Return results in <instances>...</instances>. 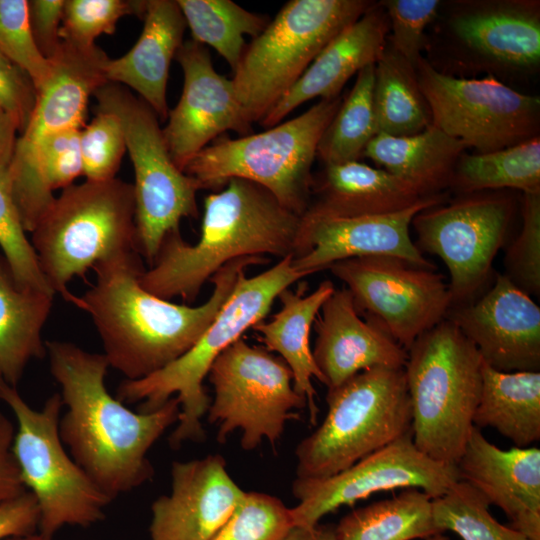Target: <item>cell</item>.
Here are the masks:
<instances>
[{"instance_id": "28", "label": "cell", "mask_w": 540, "mask_h": 540, "mask_svg": "<svg viewBox=\"0 0 540 540\" xmlns=\"http://www.w3.org/2000/svg\"><path fill=\"white\" fill-rule=\"evenodd\" d=\"M54 293L16 282L0 251V379L17 387L28 364L46 357L42 331Z\"/></svg>"}, {"instance_id": "23", "label": "cell", "mask_w": 540, "mask_h": 540, "mask_svg": "<svg viewBox=\"0 0 540 540\" xmlns=\"http://www.w3.org/2000/svg\"><path fill=\"white\" fill-rule=\"evenodd\" d=\"M388 35L387 14L380 2H373L358 20L326 45L259 123L270 128L308 100L340 96L342 88L355 73L377 62L386 48Z\"/></svg>"}, {"instance_id": "51", "label": "cell", "mask_w": 540, "mask_h": 540, "mask_svg": "<svg viewBox=\"0 0 540 540\" xmlns=\"http://www.w3.org/2000/svg\"><path fill=\"white\" fill-rule=\"evenodd\" d=\"M3 540H54V538L45 536L41 534L39 531H36V532L28 533V534L11 536Z\"/></svg>"}, {"instance_id": "21", "label": "cell", "mask_w": 540, "mask_h": 540, "mask_svg": "<svg viewBox=\"0 0 540 540\" xmlns=\"http://www.w3.org/2000/svg\"><path fill=\"white\" fill-rule=\"evenodd\" d=\"M460 480L499 507L511 527L540 540V449L503 450L473 426L456 464Z\"/></svg>"}, {"instance_id": "48", "label": "cell", "mask_w": 540, "mask_h": 540, "mask_svg": "<svg viewBox=\"0 0 540 540\" xmlns=\"http://www.w3.org/2000/svg\"><path fill=\"white\" fill-rule=\"evenodd\" d=\"M17 125L11 115L0 106V171L8 169L17 142Z\"/></svg>"}, {"instance_id": "25", "label": "cell", "mask_w": 540, "mask_h": 540, "mask_svg": "<svg viewBox=\"0 0 540 540\" xmlns=\"http://www.w3.org/2000/svg\"><path fill=\"white\" fill-rule=\"evenodd\" d=\"M450 29L477 57L506 68H534L540 61L538 4L494 2L473 4L454 14Z\"/></svg>"}, {"instance_id": "22", "label": "cell", "mask_w": 540, "mask_h": 540, "mask_svg": "<svg viewBox=\"0 0 540 540\" xmlns=\"http://www.w3.org/2000/svg\"><path fill=\"white\" fill-rule=\"evenodd\" d=\"M313 326L312 355L328 390L370 368L405 366L407 351L375 320L360 317L346 287L335 288Z\"/></svg>"}, {"instance_id": "32", "label": "cell", "mask_w": 540, "mask_h": 540, "mask_svg": "<svg viewBox=\"0 0 540 540\" xmlns=\"http://www.w3.org/2000/svg\"><path fill=\"white\" fill-rule=\"evenodd\" d=\"M334 530L337 540H414L441 533L433 521L432 498L416 488L353 510Z\"/></svg>"}, {"instance_id": "50", "label": "cell", "mask_w": 540, "mask_h": 540, "mask_svg": "<svg viewBox=\"0 0 540 540\" xmlns=\"http://www.w3.org/2000/svg\"><path fill=\"white\" fill-rule=\"evenodd\" d=\"M310 540H337L334 527L331 525L317 526Z\"/></svg>"}, {"instance_id": "29", "label": "cell", "mask_w": 540, "mask_h": 540, "mask_svg": "<svg viewBox=\"0 0 540 540\" xmlns=\"http://www.w3.org/2000/svg\"><path fill=\"white\" fill-rule=\"evenodd\" d=\"M467 147L431 124L422 132L395 137L377 134L363 156L410 183L423 196L442 194Z\"/></svg>"}, {"instance_id": "24", "label": "cell", "mask_w": 540, "mask_h": 540, "mask_svg": "<svg viewBox=\"0 0 540 540\" xmlns=\"http://www.w3.org/2000/svg\"><path fill=\"white\" fill-rule=\"evenodd\" d=\"M143 30L123 56L106 63L107 82L132 89L166 120L170 63L183 44L186 22L176 0H148Z\"/></svg>"}, {"instance_id": "19", "label": "cell", "mask_w": 540, "mask_h": 540, "mask_svg": "<svg viewBox=\"0 0 540 540\" xmlns=\"http://www.w3.org/2000/svg\"><path fill=\"white\" fill-rule=\"evenodd\" d=\"M449 319L490 367L540 370V308L506 275L499 274L479 300L455 310Z\"/></svg>"}, {"instance_id": "7", "label": "cell", "mask_w": 540, "mask_h": 540, "mask_svg": "<svg viewBox=\"0 0 540 540\" xmlns=\"http://www.w3.org/2000/svg\"><path fill=\"white\" fill-rule=\"evenodd\" d=\"M342 100L341 95L320 99L299 116L266 131L215 140L186 165L184 173L204 189L221 188L232 178L254 182L303 216L311 199L319 140Z\"/></svg>"}, {"instance_id": "20", "label": "cell", "mask_w": 540, "mask_h": 540, "mask_svg": "<svg viewBox=\"0 0 540 540\" xmlns=\"http://www.w3.org/2000/svg\"><path fill=\"white\" fill-rule=\"evenodd\" d=\"M220 455L175 461L171 490L151 506L150 540H210L245 497Z\"/></svg>"}, {"instance_id": "3", "label": "cell", "mask_w": 540, "mask_h": 540, "mask_svg": "<svg viewBox=\"0 0 540 540\" xmlns=\"http://www.w3.org/2000/svg\"><path fill=\"white\" fill-rule=\"evenodd\" d=\"M301 220L264 187L229 179L222 190L205 197L198 241L187 243L180 229L169 232L140 283L162 299L180 297L191 303L230 261L266 254L294 256Z\"/></svg>"}, {"instance_id": "42", "label": "cell", "mask_w": 540, "mask_h": 540, "mask_svg": "<svg viewBox=\"0 0 540 540\" xmlns=\"http://www.w3.org/2000/svg\"><path fill=\"white\" fill-rule=\"evenodd\" d=\"M522 229L505 257L506 275L526 294L540 293V193H523Z\"/></svg>"}, {"instance_id": "11", "label": "cell", "mask_w": 540, "mask_h": 540, "mask_svg": "<svg viewBox=\"0 0 540 540\" xmlns=\"http://www.w3.org/2000/svg\"><path fill=\"white\" fill-rule=\"evenodd\" d=\"M95 110L118 116L135 174L137 251L151 265L164 237L183 218L198 215L197 192L204 189L173 162L159 118L123 85L106 82L93 93Z\"/></svg>"}, {"instance_id": "13", "label": "cell", "mask_w": 540, "mask_h": 540, "mask_svg": "<svg viewBox=\"0 0 540 540\" xmlns=\"http://www.w3.org/2000/svg\"><path fill=\"white\" fill-rule=\"evenodd\" d=\"M414 70L432 124L467 148L489 153L539 136L538 96L514 90L493 75L467 79L442 73L423 57Z\"/></svg>"}, {"instance_id": "44", "label": "cell", "mask_w": 540, "mask_h": 540, "mask_svg": "<svg viewBox=\"0 0 540 540\" xmlns=\"http://www.w3.org/2000/svg\"><path fill=\"white\" fill-rule=\"evenodd\" d=\"M37 98L30 76L0 52V106L11 115L19 134L26 129Z\"/></svg>"}, {"instance_id": "41", "label": "cell", "mask_w": 540, "mask_h": 540, "mask_svg": "<svg viewBox=\"0 0 540 540\" xmlns=\"http://www.w3.org/2000/svg\"><path fill=\"white\" fill-rule=\"evenodd\" d=\"M93 120L80 130L83 175L86 180L116 178L126 150L125 134L117 115L95 110Z\"/></svg>"}, {"instance_id": "26", "label": "cell", "mask_w": 540, "mask_h": 540, "mask_svg": "<svg viewBox=\"0 0 540 540\" xmlns=\"http://www.w3.org/2000/svg\"><path fill=\"white\" fill-rule=\"evenodd\" d=\"M423 198L410 183L384 169L359 161L331 164L313 176L310 203L302 217L391 214L409 208Z\"/></svg>"}, {"instance_id": "18", "label": "cell", "mask_w": 540, "mask_h": 540, "mask_svg": "<svg viewBox=\"0 0 540 540\" xmlns=\"http://www.w3.org/2000/svg\"><path fill=\"white\" fill-rule=\"evenodd\" d=\"M175 59L184 76L177 105L169 110L163 135L175 165H186L206 146L226 131L246 136L251 124L244 117L231 79L219 74L206 46L183 42Z\"/></svg>"}, {"instance_id": "40", "label": "cell", "mask_w": 540, "mask_h": 540, "mask_svg": "<svg viewBox=\"0 0 540 540\" xmlns=\"http://www.w3.org/2000/svg\"><path fill=\"white\" fill-rule=\"evenodd\" d=\"M0 52L30 76L37 91L49 81L53 65L34 41L28 1L0 0Z\"/></svg>"}, {"instance_id": "27", "label": "cell", "mask_w": 540, "mask_h": 540, "mask_svg": "<svg viewBox=\"0 0 540 540\" xmlns=\"http://www.w3.org/2000/svg\"><path fill=\"white\" fill-rule=\"evenodd\" d=\"M305 281L295 289L286 288L278 296L280 310L269 321H261L251 329L260 335L268 351H274L292 373L294 390L306 401L310 422L315 425L319 408L312 380L323 384L310 347V333L316 317L327 298L335 290L331 280L322 281L307 294Z\"/></svg>"}, {"instance_id": "30", "label": "cell", "mask_w": 540, "mask_h": 540, "mask_svg": "<svg viewBox=\"0 0 540 540\" xmlns=\"http://www.w3.org/2000/svg\"><path fill=\"white\" fill-rule=\"evenodd\" d=\"M473 425L496 429L514 447L526 448L539 441L540 372H503L482 362V386Z\"/></svg>"}, {"instance_id": "10", "label": "cell", "mask_w": 540, "mask_h": 540, "mask_svg": "<svg viewBox=\"0 0 540 540\" xmlns=\"http://www.w3.org/2000/svg\"><path fill=\"white\" fill-rule=\"evenodd\" d=\"M0 400L15 418L13 454L27 491L35 498L38 531L49 537L66 526L87 528L105 518L113 501L74 461L61 441L59 393L34 409L17 387L0 379Z\"/></svg>"}, {"instance_id": "35", "label": "cell", "mask_w": 540, "mask_h": 540, "mask_svg": "<svg viewBox=\"0 0 540 540\" xmlns=\"http://www.w3.org/2000/svg\"><path fill=\"white\" fill-rule=\"evenodd\" d=\"M375 64L357 73L349 94L324 130L317 157L324 165L359 161L368 143L377 135L373 88Z\"/></svg>"}, {"instance_id": "45", "label": "cell", "mask_w": 540, "mask_h": 540, "mask_svg": "<svg viewBox=\"0 0 540 540\" xmlns=\"http://www.w3.org/2000/svg\"><path fill=\"white\" fill-rule=\"evenodd\" d=\"M65 0L28 1L31 32L40 53L52 60L61 47L60 29Z\"/></svg>"}, {"instance_id": "49", "label": "cell", "mask_w": 540, "mask_h": 540, "mask_svg": "<svg viewBox=\"0 0 540 540\" xmlns=\"http://www.w3.org/2000/svg\"><path fill=\"white\" fill-rule=\"evenodd\" d=\"M314 530L315 528L306 529V528L294 526L280 540H310L314 533Z\"/></svg>"}, {"instance_id": "39", "label": "cell", "mask_w": 540, "mask_h": 540, "mask_svg": "<svg viewBox=\"0 0 540 540\" xmlns=\"http://www.w3.org/2000/svg\"><path fill=\"white\" fill-rule=\"evenodd\" d=\"M292 527L291 508L280 499L246 492L235 512L210 540H280Z\"/></svg>"}, {"instance_id": "12", "label": "cell", "mask_w": 540, "mask_h": 540, "mask_svg": "<svg viewBox=\"0 0 540 540\" xmlns=\"http://www.w3.org/2000/svg\"><path fill=\"white\" fill-rule=\"evenodd\" d=\"M207 376L214 389L208 421L217 425L220 443L239 429L244 450L257 448L265 439L274 445L285 423L298 418L294 409L307 407L283 359L243 338L216 358Z\"/></svg>"}, {"instance_id": "43", "label": "cell", "mask_w": 540, "mask_h": 540, "mask_svg": "<svg viewBox=\"0 0 540 540\" xmlns=\"http://www.w3.org/2000/svg\"><path fill=\"white\" fill-rule=\"evenodd\" d=\"M384 8L388 21V42L409 64L415 67L422 57L425 44L424 32L437 16L438 0H385Z\"/></svg>"}, {"instance_id": "14", "label": "cell", "mask_w": 540, "mask_h": 540, "mask_svg": "<svg viewBox=\"0 0 540 540\" xmlns=\"http://www.w3.org/2000/svg\"><path fill=\"white\" fill-rule=\"evenodd\" d=\"M358 312L375 320L406 351L439 324L453 303L449 283L435 269L394 256H365L331 264Z\"/></svg>"}, {"instance_id": "8", "label": "cell", "mask_w": 540, "mask_h": 540, "mask_svg": "<svg viewBox=\"0 0 540 540\" xmlns=\"http://www.w3.org/2000/svg\"><path fill=\"white\" fill-rule=\"evenodd\" d=\"M327 413L297 446L298 478L323 479L411 431L404 368L361 371L326 395Z\"/></svg>"}, {"instance_id": "6", "label": "cell", "mask_w": 540, "mask_h": 540, "mask_svg": "<svg viewBox=\"0 0 540 540\" xmlns=\"http://www.w3.org/2000/svg\"><path fill=\"white\" fill-rule=\"evenodd\" d=\"M482 358L450 320L423 333L404 366L415 446L429 458L456 465L473 425L482 386Z\"/></svg>"}, {"instance_id": "5", "label": "cell", "mask_w": 540, "mask_h": 540, "mask_svg": "<svg viewBox=\"0 0 540 540\" xmlns=\"http://www.w3.org/2000/svg\"><path fill=\"white\" fill-rule=\"evenodd\" d=\"M40 269L55 294L75 305L68 284L89 269L137 251L133 184L118 178L64 188L31 231Z\"/></svg>"}, {"instance_id": "47", "label": "cell", "mask_w": 540, "mask_h": 540, "mask_svg": "<svg viewBox=\"0 0 540 540\" xmlns=\"http://www.w3.org/2000/svg\"><path fill=\"white\" fill-rule=\"evenodd\" d=\"M39 519L34 496L24 492L0 507V540L38 531Z\"/></svg>"}, {"instance_id": "16", "label": "cell", "mask_w": 540, "mask_h": 540, "mask_svg": "<svg viewBox=\"0 0 540 540\" xmlns=\"http://www.w3.org/2000/svg\"><path fill=\"white\" fill-rule=\"evenodd\" d=\"M511 208L502 196L476 195L413 218L419 250L438 256L449 271L453 302L472 297L486 281L504 242Z\"/></svg>"}, {"instance_id": "52", "label": "cell", "mask_w": 540, "mask_h": 540, "mask_svg": "<svg viewBox=\"0 0 540 540\" xmlns=\"http://www.w3.org/2000/svg\"><path fill=\"white\" fill-rule=\"evenodd\" d=\"M425 540H449V538L444 536L443 533H438Z\"/></svg>"}, {"instance_id": "4", "label": "cell", "mask_w": 540, "mask_h": 540, "mask_svg": "<svg viewBox=\"0 0 540 540\" xmlns=\"http://www.w3.org/2000/svg\"><path fill=\"white\" fill-rule=\"evenodd\" d=\"M306 276L293 265V255L255 276L243 273L224 305L198 340L180 357L160 370L136 380L125 379L117 388L124 404L140 403L139 412L161 407L174 395L180 413L169 436L172 448L202 441V419L211 403L203 381L216 358L255 324L263 321L279 294Z\"/></svg>"}, {"instance_id": "46", "label": "cell", "mask_w": 540, "mask_h": 540, "mask_svg": "<svg viewBox=\"0 0 540 540\" xmlns=\"http://www.w3.org/2000/svg\"><path fill=\"white\" fill-rule=\"evenodd\" d=\"M15 428L0 410V507L27 491L12 450Z\"/></svg>"}, {"instance_id": "36", "label": "cell", "mask_w": 540, "mask_h": 540, "mask_svg": "<svg viewBox=\"0 0 540 540\" xmlns=\"http://www.w3.org/2000/svg\"><path fill=\"white\" fill-rule=\"evenodd\" d=\"M432 516L441 533L451 531L462 540H530L499 523L490 513L486 499L462 480L432 499Z\"/></svg>"}, {"instance_id": "17", "label": "cell", "mask_w": 540, "mask_h": 540, "mask_svg": "<svg viewBox=\"0 0 540 540\" xmlns=\"http://www.w3.org/2000/svg\"><path fill=\"white\" fill-rule=\"evenodd\" d=\"M446 194L425 197L402 211L372 216L302 217L293 265L305 276L327 269L331 264L357 257L394 256L414 265L435 269L410 235L413 218L437 206Z\"/></svg>"}, {"instance_id": "33", "label": "cell", "mask_w": 540, "mask_h": 540, "mask_svg": "<svg viewBox=\"0 0 540 540\" xmlns=\"http://www.w3.org/2000/svg\"><path fill=\"white\" fill-rule=\"evenodd\" d=\"M450 186L469 194L501 188L540 193L539 136L489 153H463Z\"/></svg>"}, {"instance_id": "9", "label": "cell", "mask_w": 540, "mask_h": 540, "mask_svg": "<svg viewBox=\"0 0 540 540\" xmlns=\"http://www.w3.org/2000/svg\"><path fill=\"white\" fill-rule=\"evenodd\" d=\"M367 0H291L245 46L233 86L249 124L260 122L317 55L372 5Z\"/></svg>"}, {"instance_id": "38", "label": "cell", "mask_w": 540, "mask_h": 540, "mask_svg": "<svg viewBox=\"0 0 540 540\" xmlns=\"http://www.w3.org/2000/svg\"><path fill=\"white\" fill-rule=\"evenodd\" d=\"M0 251L18 285L54 293L42 274L36 253L26 236L7 169L0 171Z\"/></svg>"}, {"instance_id": "34", "label": "cell", "mask_w": 540, "mask_h": 540, "mask_svg": "<svg viewBox=\"0 0 540 540\" xmlns=\"http://www.w3.org/2000/svg\"><path fill=\"white\" fill-rule=\"evenodd\" d=\"M192 40L216 50L236 69L245 49L244 36H259L270 23L232 0H176Z\"/></svg>"}, {"instance_id": "31", "label": "cell", "mask_w": 540, "mask_h": 540, "mask_svg": "<svg viewBox=\"0 0 540 540\" xmlns=\"http://www.w3.org/2000/svg\"><path fill=\"white\" fill-rule=\"evenodd\" d=\"M373 104L377 134L411 136L432 124L414 67L388 41L375 63Z\"/></svg>"}, {"instance_id": "2", "label": "cell", "mask_w": 540, "mask_h": 540, "mask_svg": "<svg viewBox=\"0 0 540 540\" xmlns=\"http://www.w3.org/2000/svg\"><path fill=\"white\" fill-rule=\"evenodd\" d=\"M46 357L60 387L66 411L58 430L74 461L113 500L149 481L154 468L147 454L176 424V396L150 412H134L105 385L109 363L103 353L89 352L60 340H48Z\"/></svg>"}, {"instance_id": "37", "label": "cell", "mask_w": 540, "mask_h": 540, "mask_svg": "<svg viewBox=\"0 0 540 540\" xmlns=\"http://www.w3.org/2000/svg\"><path fill=\"white\" fill-rule=\"evenodd\" d=\"M143 0H65L61 40L88 48L101 34H113L118 21L126 15L144 18Z\"/></svg>"}, {"instance_id": "15", "label": "cell", "mask_w": 540, "mask_h": 540, "mask_svg": "<svg viewBox=\"0 0 540 540\" xmlns=\"http://www.w3.org/2000/svg\"><path fill=\"white\" fill-rule=\"evenodd\" d=\"M460 480L456 465L437 462L414 444L412 430L327 478H296L291 508L294 526L314 529L325 515L374 493L416 488L434 499Z\"/></svg>"}, {"instance_id": "1", "label": "cell", "mask_w": 540, "mask_h": 540, "mask_svg": "<svg viewBox=\"0 0 540 540\" xmlns=\"http://www.w3.org/2000/svg\"><path fill=\"white\" fill-rule=\"evenodd\" d=\"M262 256L225 264L210 279L206 302L188 306L162 299L140 283L145 270L138 251H128L93 267L96 281L75 305L91 317L109 366L127 380L144 378L184 354L201 336L251 266Z\"/></svg>"}]
</instances>
